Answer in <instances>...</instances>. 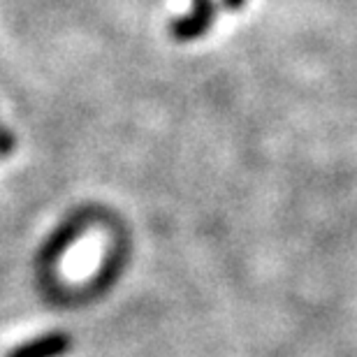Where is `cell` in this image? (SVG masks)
Returning <instances> with one entry per match:
<instances>
[{"mask_svg": "<svg viewBox=\"0 0 357 357\" xmlns=\"http://www.w3.org/2000/svg\"><path fill=\"white\" fill-rule=\"evenodd\" d=\"M244 5H246V0H220V7H225V10H230V12L241 10Z\"/></svg>", "mask_w": 357, "mask_h": 357, "instance_id": "cell-3", "label": "cell"}, {"mask_svg": "<svg viewBox=\"0 0 357 357\" xmlns=\"http://www.w3.org/2000/svg\"><path fill=\"white\" fill-rule=\"evenodd\" d=\"M70 351H73V337L63 330H54L14 346L5 357H66Z\"/></svg>", "mask_w": 357, "mask_h": 357, "instance_id": "cell-2", "label": "cell"}, {"mask_svg": "<svg viewBox=\"0 0 357 357\" xmlns=\"http://www.w3.org/2000/svg\"><path fill=\"white\" fill-rule=\"evenodd\" d=\"M218 5L213 0H192V10L183 17H178L169 31H172L174 40L178 42H190L197 40L199 35H204L211 28L213 19H216Z\"/></svg>", "mask_w": 357, "mask_h": 357, "instance_id": "cell-1", "label": "cell"}]
</instances>
